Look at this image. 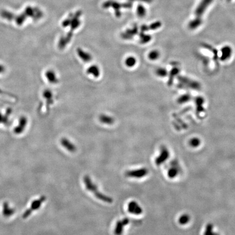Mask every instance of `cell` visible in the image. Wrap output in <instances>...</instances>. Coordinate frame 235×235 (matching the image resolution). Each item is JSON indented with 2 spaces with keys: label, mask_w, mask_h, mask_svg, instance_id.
Returning a JSON list of instances; mask_svg holds the SVG:
<instances>
[{
  "label": "cell",
  "mask_w": 235,
  "mask_h": 235,
  "mask_svg": "<svg viewBox=\"0 0 235 235\" xmlns=\"http://www.w3.org/2000/svg\"><path fill=\"white\" fill-rule=\"evenodd\" d=\"M87 73L89 75H91L97 78L100 76L101 71L100 68L97 66V65H91L87 70Z\"/></svg>",
  "instance_id": "cell-18"
},
{
  "label": "cell",
  "mask_w": 235,
  "mask_h": 235,
  "mask_svg": "<svg viewBox=\"0 0 235 235\" xmlns=\"http://www.w3.org/2000/svg\"><path fill=\"white\" fill-rule=\"evenodd\" d=\"M189 99V97L188 95H183V97H180V101L181 103H185L186 101H188Z\"/></svg>",
  "instance_id": "cell-35"
},
{
  "label": "cell",
  "mask_w": 235,
  "mask_h": 235,
  "mask_svg": "<svg viewBox=\"0 0 235 235\" xmlns=\"http://www.w3.org/2000/svg\"><path fill=\"white\" fill-rule=\"evenodd\" d=\"M125 64L128 68H133L137 64V59L133 56H129L125 60Z\"/></svg>",
  "instance_id": "cell-23"
},
{
  "label": "cell",
  "mask_w": 235,
  "mask_h": 235,
  "mask_svg": "<svg viewBox=\"0 0 235 235\" xmlns=\"http://www.w3.org/2000/svg\"><path fill=\"white\" fill-rule=\"evenodd\" d=\"M156 73L157 76L163 77L167 75L168 71L165 68H159L156 70Z\"/></svg>",
  "instance_id": "cell-30"
},
{
  "label": "cell",
  "mask_w": 235,
  "mask_h": 235,
  "mask_svg": "<svg viewBox=\"0 0 235 235\" xmlns=\"http://www.w3.org/2000/svg\"><path fill=\"white\" fill-rule=\"evenodd\" d=\"M103 7L104 8H108L109 7H113V9H115V15L118 17H119V16H120L121 15L120 8L121 7H123V4H120L115 1L109 0L103 4Z\"/></svg>",
  "instance_id": "cell-5"
},
{
  "label": "cell",
  "mask_w": 235,
  "mask_h": 235,
  "mask_svg": "<svg viewBox=\"0 0 235 235\" xmlns=\"http://www.w3.org/2000/svg\"><path fill=\"white\" fill-rule=\"evenodd\" d=\"M212 1H213V0H202L201 1L199 5L197 7V9L195 12V15L198 16L197 18H201L199 16H201L204 14V12H205L207 8L212 3Z\"/></svg>",
  "instance_id": "cell-7"
},
{
  "label": "cell",
  "mask_w": 235,
  "mask_h": 235,
  "mask_svg": "<svg viewBox=\"0 0 235 235\" xmlns=\"http://www.w3.org/2000/svg\"><path fill=\"white\" fill-rule=\"evenodd\" d=\"M68 44H69V43L65 38V37H61V38L59 40L58 47L60 49L63 50L67 46Z\"/></svg>",
  "instance_id": "cell-28"
},
{
  "label": "cell",
  "mask_w": 235,
  "mask_h": 235,
  "mask_svg": "<svg viewBox=\"0 0 235 235\" xmlns=\"http://www.w3.org/2000/svg\"><path fill=\"white\" fill-rule=\"evenodd\" d=\"M148 173V171L146 168H141L133 171H127L125 173V175L129 177L141 178L146 176Z\"/></svg>",
  "instance_id": "cell-6"
},
{
  "label": "cell",
  "mask_w": 235,
  "mask_h": 235,
  "mask_svg": "<svg viewBox=\"0 0 235 235\" xmlns=\"http://www.w3.org/2000/svg\"><path fill=\"white\" fill-rule=\"evenodd\" d=\"M140 41L141 44H145L149 43L151 40V37L149 34H145L144 32H141L140 33Z\"/></svg>",
  "instance_id": "cell-25"
},
{
  "label": "cell",
  "mask_w": 235,
  "mask_h": 235,
  "mask_svg": "<svg viewBox=\"0 0 235 235\" xmlns=\"http://www.w3.org/2000/svg\"><path fill=\"white\" fill-rule=\"evenodd\" d=\"M24 12L27 18L30 17L34 20H39L43 16V13L40 9L37 7L28 6L25 8Z\"/></svg>",
  "instance_id": "cell-3"
},
{
  "label": "cell",
  "mask_w": 235,
  "mask_h": 235,
  "mask_svg": "<svg viewBox=\"0 0 235 235\" xmlns=\"http://www.w3.org/2000/svg\"><path fill=\"white\" fill-rule=\"evenodd\" d=\"M128 211L133 215H139L142 213L143 210L138 203L132 201L128 204Z\"/></svg>",
  "instance_id": "cell-8"
},
{
  "label": "cell",
  "mask_w": 235,
  "mask_h": 235,
  "mask_svg": "<svg viewBox=\"0 0 235 235\" xmlns=\"http://www.w3.org/2000/svg\"><path fill=\"white\" fill-rule=\"evenodd\" d=\"M14 209L11 207L9 206V203L8 202H4L2 205V215L4 217L6 218L12 216L15 213Z\"/></svg>",
  "instance_id": "cell-16"
},
{
  "label": "cell",
  "mask_w": 235,
  "mask_h": 235,
  "mask_svg": "<svg viewBox=\"0 0 235 235\" xmlns=\"http://www.w3.org/2000/svg\"><path fill=\"white\" fill-rule=\"evenodd\" d=\"M190 219L189 216L187 215H183L181 216L179 219V223L182 225H185L187 223Z\"/></svg>",
  "instance_id": "cell-32"
},
{
  "label": "cell",
  "mask_w": 235,
  "mask_h": 235,
  "mask_svg": "<svg viewBox=\"0 0 235 235\" xmlns=\"http://www.w3.org/2000/svg\"><path fill=\"white\" fill-rule=\"evenodd\" d=\"M137 14L138 15L139 17H141V18L144 17L147 14V10H146L145 7L141 4L138 5L137 8Z\"/></svg>",
  "instance_id": "cell-26"
},
{
  "label": "cell",
  "mask_w": 235,
  "mask_h": 235,
  "mask_svg": "<svg viewBox=\"0 0 235 235\" xmlns=\"http://www.w3.org/2000/svg\"><path fill=\"white\" fill-rule=\"evenodd\" d=\"M45 75L48 82L51 84L55 85L58 82V79L56 73L52 70H48L46 71L45 72Z\"/></svg>",
  "instance_id": "cell-15"
},
{
  "label": "cell",
  "mask_w": 235,
  "mask_h": 235,
  "mask_svg": "<svg viewBox=\"0 0 235 235\" xmlns=\"http://www.w3.org/2000/svg\"><path fill=\"white\" fill-rule=\"evenodd\" d=\"M28 119L26 117L22 115L18 120V123L13 129L14 133L16 135H20L24 132L28 124Z\"/></svg>",
  "instance_id": "cell-4"
},
{
  "label": "cell",
  "mask_w": 235,
  "mask_h": 235,
  "mask_svg": "<svg viewBox=\"0 0 235 235\" xmlns=\"http://www.w3.org/2000/svg\"><path fill=\"white\" fill-rule=\"evenodd\" d=\"M45 200H46V197L44 195L40 197L39 199L34 200L32 201V203H31V207L24 212V214L22 215V218L24 219H26L29 216L32 214L33 212L38 210L40 207L41 204L44 203Z\"/></svg>",
  "instance_id": "cell-2"
},
{
  "label": "cell",
  "mask_w": 235,
  "mask_h": 235,
  "mask_svg": "<svg viewBox=\"0 0 235 235\" xmlns=\"http://www.w3.org/2000/svg\"><path fill=\"white\" fill-rule=\"evenodd\" d=\"M160 56V53L157 50H153L148 54V58L151 61H156L158 59Z\"/></svg>",
  "instance_id": "cell-27"
},
{
  "label": "cell",
  "mask_w": 235,
  "mask_h": 235,
  "mask_svg": "<svg viewBox=\"0 0 235 235\" xmlns=\"http://www.w3.org/2000/svg\"><path fill=\"white\" fill-rule=\"evenodd\" d=\"M217 235V234H214V235Z\"/></svg>",
  "instance_id": "cell-39"
},
{
  "label": "cell",
  "mask_w": 235,
  "mask_h": 235,
  "mask_svg": "<svg viewBox=\"0 0 235 235\" xmlns=\"http://www.w3.org/2000/svg\"><path fill=\"white\" fill-rule=\"evenodd\" d=\"M169 156V153L168 150L166 149V147L162 148L160 155L157 158H156L155 160L156 165H161L168 159Z\"/></svg>",
  "instance_id": "cell-12"
},
{
  "label": "cell",
  "mask_w": 235,
  "mask_h": 235,
  "mask_svg": "<svg viewBox=\"0 0 235 235\" xmlns=\"http://www.w3.org/2000/svg\"><path fill=\"white\" fill-rule=\"evenodd\" d=\"M200 143H201V141H200V139L198 138H196V137L192 138L189 142V145H191V147H196L199 146Z\"/></svg>",
  "instance_id": "cell-29"
},
{
  "label": "cell",
  "mask_w": 235,
  "mask_h": 235,
  "mask_svg": "<svg viewBox=\"0 0 235 235\" xmlns=\"http://www.w3.org/2000/svg\"><path fill=\"white\" fill-rule=\"evenodd\" d=\"M221 52L222 55L220 57V59L224 62L231 58L232 54V49L229 46L226 45L222 48Z\"/></svg>",
  "instance_id": "cell-13"
},
{
  "label": "cell",
  "mask_w": 235,
  "mask_h": 235,
  "mask_svg": "<svg viewBox=\"0 0 235 235\" xmlns=\"http://www.w3.org/2000/svg\"><path fill=\"white\" fill-rule=\"evenodd\" d=\"M6 71V68L4 66V65L0 63V75L4 73Z\"/></svg>",
  "instance_id": "cell-36"
},
{
  "label": "cell",
  "mask_w": 235,
  "mask_h": 235,
  "mask_svg": "<svg viewBox=\"0 0 235 235\" xmlns=\"http://www.w3.org/2000/svg\"><path fill=\"white\" fill-rule=\"evenodd\" d=\"M12 110L10 109H8L7 110L5 115H3L1 112H0V124H6L8 123L9 121V115L11 114Z\"/></svg>",
  "instance_id": "cell-21"
},
{
  "label": "cell",
  "mask_w": 235,
  "mask_h": 235,
  "mask_svg": "<svg viewBox=\"0 0 235 235\" xmlns=\"http://www.w3.org/2000/svg\"><path fill=\"white\" fill-rule=\"evenodd\" d=\"M43 97L48 101L49 105L53 103V93L50 89H46L43 93Z\"/></svg>",
  "instance_id": "cell-22"
},
{
  "label": "cell",
  "mask_w": 235,
  "mask_h": 235,
  "mask_svg": "<svg viewBox=\"0 0 235 235\" xmlns=\"http://www.w3.org/2000/svg\"><path fill=\"white\" fill-rule=\"evenodd\" d=\"M61 143L66 150L71 153H75L77 150V147L68 138H63L61 140Z\"/></svg>",
  "instance_id": "cell-11"
},
{
  "label": "cell",
  "mask_w": 235,
  "mask_h": 235,
  "mask_svg": "<svg viewBox=\"0 0 235 235\" xmlns=\"http://www.w3.org/2000/svg\"><path fill=\"white\" fill-rule=\"evenodd\" d=\"M202 23V20L201 18H195L194 20L191 21V22L189 24V27L191 28V29H195L197 28L198 27L201 25Z\"/></svg>",
  "instance_id": "cell-24"
},
{
  "label": "cell",
  "mask_w": 235,
  "mask_h": 235,
  "mask_svg": "<svg viewBox=\"0 0 235 235\" xmlns=\"http://www.w3.org/2000/svg\"><path fill=\"white\" fill-rule=\"evenodd\" d=\"M177 174H178V171L176 168H171L168 171V175L171 179H173L177 175Z\"/></svg>",
  "instance_id": "cell-31"
},
{
  "label": "cell",
  "mask_w": 235,
  "mask_h": 235,
  "mask_svg": "<svg viewBox=\"0 0 235 235\" xmlns=\"http://www.w3.org/2000/svg\"><path fill=\"white\" fill-rule=\"evenodd\" d=\"M84 182L86 189L92 192L95 197H97L98 199L107 203H112L113 202V199L111 197H107L106 195L100 192L97 189V186L94 184L88 175H85L84 177Z\"/></svg>",
  "instance_id": "cell-1"
},
{
  "label": "cell",
  "mask_w": 235,
  "mask_h": 235,
  "mask_svg": "<svg viewBox=\"0 0 235 235\" xmlns=\"http://www.w3.org/2000/svg\"><path fill=\"white\" fill-rule=\"evenodd\" d=\"M100 123L107 125H111L115 123V120L114 118L109 115L102 114L100 115L99 118Z\"/></svg>",
  "instance_id": "cell-17"
},
{
  "label": "cell",
  "mask_w": 235,
  "mask_h": 235,
  "mask_svg": "<svg viewBox=\"0 0 235 235\" xmlns=\"http://www.w3.org/2000/svg\"><path fill=\"white\" fill-rule=\"evenodd\" d=\"M131 2H132L133 1H142V2H150L152 1V0H129Z\"/></svg>",
  "instance_id": "cell-37"
},
{
  "label": "cell",
  "mask_w": 235,
  "mask_h": 235,
  "mask_svg": "<svg viewBox=\"0 0 235 235\" xmlns=\"http://www.w3.org/2000/svg\"><path fill=\"white\" fill-rule=\"evenodd\" d=\"M129 223V219L128 218H124L123 220L118 221L115 228V235H122L123 232L124 226H126Z\"/></svg>",
  "instance_id": "cell-9"
},
{
  "label": "cell",
  "mask_w": 235,
  "mask_h": 235,
  "mask_svg": "<svg viewBox=\"0 0 235 235\" xmlns=\"http://www.w3.org/2000/svg\"><path fill=\"white\" fill-rule=\"evenodd\" d=\"M161 24L159 22H154L153 24H151L150 25V26H148V28L149 29H157L161 27Z\"/></svg>",
  "instance_id": "cell-34"
},
{
  "label": "cell",
  "mask_w": 235,
  "mask_h": 235,
  "mask_svg": "<svg viewBox=\"0 0 235 235\" xmlns=\"http://www.w3.org/2000/svg\"><path fill=\"white\" fill-rule=\"evenodd\" d=\"M3 93H4V92H3V91H2V89L0 88V94H2Z\"/></svg>",
  "instance_id": "cell-38"
},
{
  "label": "cell",
  "mask_w": 235,
  "mask_h": 235,
  "mask_svg": "<svg viewBox=\"0 0 235 235\" xmlns=\"http://www.w3.org/2000/svg\"><path fill=\"white\" fill-rule=\"evenodd\" d=\"M76 52L79 58L85 63L91 62L93 59V57L91 53L83 50L80 47L77 49Z\"/></svg>",
  "instance_id": "cell-10"
},
{
  "label": "cell",
  "mask_w": 235,
  "mask_h": 235,
  "mask_svg": "<svg viewBox=\"0 0 235 235\" xmlns=\"http://www.w3.org/2000/svg\"><path fill=\"white\" fill-rule=\"evenodd\" d=\"M213 230V226L211 224H209L207 225V226L206 227V229L205 232L204 234V235H214V232L212 231Z\"/></svg>",
  "instance_id": "cell-33"
},
{
  "label": "cell",
  "mask_w": 235,
  "mask_h": 235,
  "mask_svg": "<svg viewBox=\"0 0 235 235\" xmlns=\"http://www.w3.org/2000/svg\"><path fill=\"white\" fill-rule=\"evenodd\" d=\"M1 16L4 19L7 20L12 21L14 20L15 15L14 13L9 12L7 10H2L0 13Z\"/></svg>",
  "instance_id": "cell-19"
},
{
  "label": "cell",
  "mask_w": 235,
  "mask_h": 235,
  "mask_svg": "<svg viewBox=\"0 0 235 235\" xmlns=\"http://www.w3.org/2000/svg\"><path fill=\"white\" fill-rule=\"evenodd\" d=\"M27 18L26 14H25V13L23 12L22 13H21L19 15H15V16L14 20L15 21L16 24L18 25V26H21L22 25L24 24L25 21Z\"/></svg>",
  "instance_id": "cell-20"
},
{
  "label": "cell",
  "mask_w": 235,
  "mask_h": 235,
  "mask_svg": "<svg viewBox=\"0 0 235 235\" xmlns=\"http://www.w3.org/2000/svg\"><path fill=\"white\" fill-rule=\"evenodd\" d=\"M138 27L137 26H134L132 28L127 29L125 32L121 34V37L125 40H129L132 39L138 33Z\"/></svg>",
  "instance_id": "cell-14"
}]
</instances>
